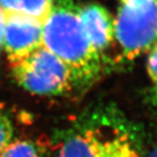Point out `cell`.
Wrapping results in <instances>:
<instances>
[{
  "label": "cell",
  "mask_w": 157,
  "mask_h": 157,
  "mask_svg": "<svg viewBox=\"0 0 157 157\" xmlns=\"http://www.w3.org/2000/svg\"><path fill=\"white\" fill-rule=\"evenodd\" d=\"M141 135L118 109L99 105L55 132L50 157H141Z\"/></svg>",
  "instance_id": "obj_1"
},
{
  "label": "cell",
  "mask_w": 157,
  "mask_h": 157,
  "mask_svg": "<svg viewBox=\"0 0 157 157\" xmlns=\"http://www.w3.org/2000/svg\"><path fill=\"white\" fill-rule=\"evenodd\" d=\"M152 99H153V101H154L155 105H157V92L152 91Z\"/></svg>",
  "instance_id": "obj_13"
},
{
  "label": "cell",
  "mask_w": 157,
  "mask_h": 157,
  "mask_svg": "<svg viewBox=\"0 0 157 157\" xmlns=\"http://www.w3.org/2000/svg\"><path fill=\"white\" fill-rule=\"evenodd\" d=\"M11 70L18 85L33 94L57 96L75 87L71 70L44 46L11 64Z\"/></svg>",
  "instance_id": "obj_3"
},
{
  "label": "cell",
  "mask_w": 157,
  "mask_h": 157,
  "mask_svg": "<svg viewBox=\"0 0 157 157\" xmlns=\"http://www.w3.org/2000/svg\"><path fill=\"white\" fill-rule=\"evenodd\" d=\"M79 15L90 45L102 59V54L116 39L115 19L106 8L98 3H89L80 7Z\"/></svg>",
  "instance_id": "obj_6"
},
{
  "label": "cell",
  "mask_w": 157,
  "mask_h": 157,
  "mask_svg": "<svg viewBox=\"0 0 157 157\" xmlns=\"http://www.w3.org/2000/svg\"><path fill=\"white\" fill-rule=\"evenodd\" d=\"M146 69L153 85L152 91L157 92V44L148 51Z\"/></svg>",
  "instance_id": "obj_10"
},
{
  "label": "cell",
  "mask_w": 157,
  "mask_h": 157,
  "mask_svg": "<svg viewBox=\"0 0 157 157\" xmlns=\"http://www.w3.org/2000/svg\"><path fill=\"white\" fill-rule=\"evenodd\" d=\"M115 38L125 60L148 53L157 44V0H119Z\"/></svg>",
  "instance_id": "obj_4"
},
{
  "label": "cell",
  "mask_w": 157,
  "mask_h": 157,
  "mask_svg": "<svg viewBox=\"0 0 157 157\" xmlns=\"http://www.w3.org/2000/svg\"><path fill=\"white\" fill-rule=\"evenodd\" d=\"M2 29H3V15H2L1 8H0V51L2 49Z\"/></svg>",
  "instance_id": "obj_12"
},
{
  "label": "cell",
  "mask_w": 157,
  "mask_h": 157,
  "mask_svg": "<svg viewBox=\"0 0 157 157\" xmlns=\"http://www.w3.org/2000/svg\"><path fill=\"white\" fill-rule=\"evenodd\" d=\"M79 10L75 0H54L43 25V46L68 66L75 86H87L98 77L102 59L85 35Z\"/></svg>",
  "instance_id": "obj_2"
},
{
  "label": "cell",
  "mask_w": 157,
  "mask_h": 157,
  "mask_svg": "<svg viewBox=\"0 0 157 157\" xmlns=\"http://www.w3.org/2000/svg\"><path fill=\"white\" fill-rule=\"evenodd\" d=\"M2 48L10 64L21 61L43 46L44 23L29 16L2 11Z\"/></svg>",
  "instance_id": "obj_5"
},
{
  "label": "cell",
  "mask_w": 157,
  "mask_h": 157,
  "mask_svg": "<svg viewBox=\"0 0 157 157\" xmlns=\"http://www.w3.org/2000/svg\"><path fill=\"white\" fill-rule=\"evenodd\" d=\"M141 157H157V145L152 147L151 149L148 150L147 152H143Z\"/></svg>",
  "instance_id": "obj_11"
},
{
  "label": "cell",
  "mask_w": 157,
  "mask_h": 157,
  "mask_svg": "<svg viewBox=\"0 0 157 157\" xmlns=\"http://www.w3.org/2000/svg\"><path fill=\"white\" fill-rule=\"evenodd\" d=\"M13 126L10 119L4 113L0 112V153L12 140Z\"/></svg>",
  "instance_id": "obj_9"
},
{
  "label": "cell",
  "mask_w": 157,
  "mask_h": 157,
  "mask_svg": "<svg viewBox=\"0 0 157 157\" xmlns=\"http://www.w3.org/2000/svg\"><path fill=\"white\" fill-rule=\"evenodd\" d=\"M54 0H0L2 11L14 12L44 23L52 10Z\"/></svg>",
  "instance_id": "obj_7"
},
{
  "label": "cell",
  "mask_w": 157,
  "mask_h": 157,
  "mask_svg": "<svg viewBox=\"0 0 157 157\" xmlns=\"http://www.w3.org/2000/svg\"><path fill=\"white\" fill-rule=\"evenodd\" d=\"M0 157H45L38 145L29 140L10 142L0 153Z\"/></svg>",
  "instance_id": "obj_8"
}]
</instances>
